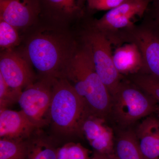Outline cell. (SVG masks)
<instances>
[{"instance_id":"cell-27","label":"cell","mask_w":159,"mask_h":159,"mask_svg":"<svg viewBox=\"0 0 159 159\" xmlns=\"http://www.w3.org/2000/svg\"><path fill=\"white\" fill-rule=\"evenodd\" d=\"M156 113L157 114L158 116L159 117V105L158 106V107L157 109Z\"/></svg>"},{"instance_id":"cell-26","label":"cell","mask_w":159,"mask_h":159,"mask_svg":"<svg viewBox=\"0 0 159 159\" xmlns=\"http://www.w3.org/2000/svg\"><path fill=\"white\" fill-rule=\"evenodd\" d=\"M85 1H87V0H77L78 5L80 7H82L83 4Z\"/></svg>"},{"instance_id":"cell-8","label":"cell","mask_w":159,"mask_h":159,"mask_svg":"<svg viewBox=\"0 0 159 159\" xmlns=\"http://www.w3.org/2000/svg\"><path fill=\"white\" fill-rule=\"evenodd\" d=\"M31 64L25 56L6 50L1 54L0 76L11 88L22 90L34 82Z\"/></svg>"},{"instance_id":"cell-18","label":"cell","mask_w":159,"mask_h":159,"mask_svg":"<svg viewBox=\"0 0 159 159\" xmlns=\"http://www.w3.org/2000/svg\"><path fill=\"white\" fill-rule=\"evenodd\" d=\"M0 159H27L25 140L1 139Z\"/></svg>"},{"instance_id":"cell-24","label":"cell","mask_w":159,"mask_h":159,"mask_svg":"<svg viewBox=\"0 0 159 159\" xmlns=\"http://www.w3.org/2000/svg\"><path fill=\"white\" fill-rule=\"evenodd\" d=\"M90 159H116L113 154H105L94 151Z\"/></svg>"},{"instance_id":"cell-14","label":"cell","mask_w":159,"mask_h":159,"mask_svg":"<svg viewBox=\"0 0 159 159\" xmlns=\"http://www.w3.org/2000/svg\"><path fill=\"white\" fill-rule=\"evenodd\" d=\"M114 65L119 74H134L144 67L139 47L135 43L125 44L117 48L113 53Z\"/></svg>"},{"instance_id":"cell-25","label":"cell","mask_w":159,"mask_h":159,"mask_svg":"<svg viewBox=\"0 0 159 159\" xmlns=\"http://www.w3.org/2000/svg\"><path fill=\"white\" fill-rule=\"evenodd\" d=\"M156 10L157 17L159 19V0H156Z\"/></svg>"},{"instance_id":"cell-21","label":"cell","mask_w":159,"mask_h":159,"mask_svg":"<svg viewBox=\"0 0 159 159\" xmlns=\"http://www.w3.org/2000/svg\"><path fill=\"white\" fill-rule=\"evenodd\" d=\"M17 29L5 21L0 20V47L6 50H11L17 45L20 37Z\"/></svg>"},{"instance_id":"cell-9","label":"cell","mask_w":159,"mask_h":159,"mask_svg":"<svg viewBox=\"0 0 159 159\" xmlns=\"http://www.w3.org/2000/svg\"><path fill=\"white\" fill-rule=\"evenodd\" d=\"M81 132L94 151L113 154V131L107 124L105 118L89 113L83 122Z\"/></svg>"},{"instance_id":"cell-23","label":"cell","mask_w":159,"mask_h":159,"mask_svg":"<svg viewBox=\"0 0 159 159\" xmlns=\"http://www.w3.org/2000/svg\"><path fill=\"white\" fill-rule=\"evenodd\" d=\"M126 0H87L89 8L98 11H109Z\"/></svg>"},{"instance_id":"cell-15","label":"cell","mask_w":159,"mask_h":159,"mask_svg":"<svg viewBox=\"0 0 159 159\" xmlns=\"http://www.w3.org/2000/svg\"><path fill=\"white\" fill-rule=\"evenodd\" d=\"M53 141L39 129L25 140L27 159H57Z\"/></svg>"},{"instance_id":"cell-2","label":"cell","mask_w":159,"mask_h":159,"mask_svg":"<svg viewBox=\"0 0 159 159\" xmlns=\"http://www.w3.org/2000/svg\"><path fill=\"white\" fill-rule=\"evenodd\" d=\"M63 78L67 80L90 112L105 118L111 109V95L94 67L90 48L85 42L76 51Z\"/></svg>"},{"instance_id":"cell-1","label":"cell","mask_w":159,"mask_h":159,"mask_svg":"<svg viewBox=\"0 0 159 159\" xmlns=\"http://www.w3.org/2000/svg\"><path fill=\"white\" fill-rule=\"evenodd\" d=\"M76 51L69 35L60 31L44 30L29 39L25 57L42 78H63Z\"/></svg>"},{"instance_id":"cell-10","label":"cell","mask_w":159,"mask_h":159,"mask_svg":"<svg viewBox=\"0 0 159 159\" xmlns=\"http://www.w3.org/2000/svg\"><path fill=\"white\" fill-rule=\"evenodd\" d=\"M40 12L39 0H0V20L16 29L30 25Z\"/></svg>"},{"instance_id":"cell-12","label":"cell","mask_w":159,"mask_h":159,"mask_svg":"<svg viewBox=\"0 0 159 159\" xmlns=\"http://www.w3.org/2000/svg\"><path fill=\"white\" fill-rule=\"evenodd\" d=\"M144 159H159V117L148 116L135 133Z\"/></svg>"},{"instance_id":"cell-7","label":"cell","mask_w":159,"mask_h":159,"mask_svg":"<svg viewBox=\"0 0 159 159\" xmlns=\"http://www.w3.org/2000/svg\"><path fill=\"white\" fill-rule=\"evenodd\" d=\"M149 2V0H126L96 21L95 29L105 34L108 31L129 28L137 17L144 14Z\"/></svg>"},{"instance_id":"cell-5","label":"cell","mask_w":159,"mask_h":159,"mask_svg":"<svg viewBox=\"0 0 159 159\" xmlns=\"http://www.w3.org/2000/svg\"><path fill=\"white\" fill-rule=\"evenodd\" d=\"M53 82V78H42L26 87L20 96L18 103L21 110L39 128L51 123Z\"/></svg>"},{"instance_id":"cell-13","label":"cell","mask_w":159,"mask_h":159,"mask_svg":"<svg viewBox=\"0 0 159 159\" xmlns=\"http://www.w3.org/2000/svg\"><path fill=\"white\" fill-rule=\"evenodd\" d=\"M134 41L142 53L144 67L148 74L159 78V36L154 31L145 30L137 32Z\"/></svg>"},{"instance_id":"cell-4","label":"cell","mask_w":159,"mask_h":159,"mask_svg":"<svg viewBox=\"0 0 159 159\" xmlns=\"http://www.w3.org/2000/svg\"><path fill=\"white\" fill-rule=\"evenodd\" d=\"M139 88L120 84L111 96V109L118 122L128 125L156 112L159 104Z\"/></svg>"},{"instance_id":"cell-20","label":"cell","mask_w":159,"mask_h":159,"mask_svg":"<svg viewBox=\"0 0 159 159\" xmlns=\"http://www.w3.org/2000/svg\"><path fill=\"white\" fill-rule=\"evenodd\" d=\"M90 152L80 143L70 142L57 148V159H90Z\"/></svg>"},{"instance_id":"cell-17","label":"cell","mask_w":159,"mask_h":159,"mask_svg":"<svg viewBox=\"0 0 159 159\" xmlns=\"http://www.w3.org/2000/svg\"><path fill=\"white\" fill-rule=\"evenodd\" d=\"M40 10L54 17L70 18L81 10L77 0H39Z\"/></svg>"},{"instance_id":"cell-11","label":"cell","mask_w":159,"mask_h":159,"mask_svg":"<svg viewBox=\"0 0 159 159\" xmlns=\"http://www.w3.org/2000/svg\"><path fill=\"white\" fill-rule=\"evenodd\" d=\"M39 129L22 110H0L1 139L26 140Z\"/></svg>"},{"instance_id":"cell-22","label":"cell","mask_w":159,"mask_h":159,"mask_svg":"<svg viewBox=\"0 0 159 159\" xmlns=\"http://www.w3.org/2000/svg\"><path fill=\"white\" fill-rule=\"evenodd\" d=\"M22 91L10 87L0 76V110L18 102Z\"/></svg>"},{"instance_id":"cell-19","label":"cell","mask_w":159,"mask_h":159,"mask_svg":"<svg viewBox=\"0 0 159 159\" xmlns=\"http://www.w3.org/2000/svg\"><path fill=\"white\" fill-rule=\"evenodd\" d=\"M133 81L137 87L152 97L159 105V78L145 74L136 76Z\"/></svg>"},{"instance_id":"cell-16","label":"cell","mask_w":159,"mask_h":159,"mask_svg":"<svg viewBox=\"0 0 159 159\" xmlns=\"http://www.w3.org/2000/svg\"><path fill=\"white\" fill-rule=\"evenodd\" d=\"M114 155L116 159H144L135 133L127 131L119 135L115 143Z\"/></svg>"},{"instance_id":"cell-6","label":"cell","mask_w":159,"mask_h":159,"mask_svg":"<svg viewBox=\"0 0 159 159\" xmlns=\"http://www.w3.org/2000/svg\"><path fill=\"white\" fill-rule=\"evenodd\" d=\"M85 42L90 48L96 72L112 96L121 84V75L114 65L109 38L95 29L86 34Z\"/></svg>"},{"instance_id":"cell-3","label":"cell","mask_w":159,"mask_h":159,"mask_svg":"<svg viewBox=\"0 0 159 159\" xmlns=\"http://www.w3.org/2000/svg\"><path fill=\"white\" fill-rule=\"evenodd\" d=\"M89 112L67 80L53 78L50 124L55 133L68 137L82 134L83 122Z\"/></svg>"}]
</instances>
